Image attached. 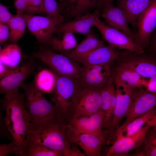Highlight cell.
I'll return each instance as SVG.
<instances>
[{"instance_id":"cell-1","label":"cell","mask_w":156,"mask_h":156,"mask_svg":"<svg viewBox=\"0 0 156 156\" xmlns=\"http://www.w3.org/2000/svg\"><path fill=\"white\" fill-rule=\"evenodd\" d=\"M64 120L60 115L30 122L25 140L48 148L62 152L64 156H84L67 138L64 127Z\"/></svg>"},{"instance_id":"cell-2","label":"cell","mask_w":156,"mask_h":156,"mask_svg":"<svg viewBox=\"0 0 156 156\" xmlns=\"http://www.w3.org/2000/svg\"><path fill=\"white\" fill-rule=\"evenodd\" d=\"M25 97L24 94L18 89L5 94L3 101L5 112L4 123L12 138V141L22 150L30 123L29 113L24 105Z\"/></svg>"},{"instance_id":"cell-3","label":"cell","mask_w":156,"mask_h":156,"mask_svg":"<svg viewBox=\"0 0 156 156\" xmlns=\"http://www.w3.org/2000/svg\"><path fill=\"white\" fill-rule=\"evenodd\" d=\"M114 81L116 92V103L109 124L105 131L106 143L107 144L114 141L120 124L128 112L136 89L115 76H114Z\"/></svg>"},{"instance_id":"cell-4","label":"cell","mask_w":156,"mask_h":156,"mask_svg":"<svg viewBox=\"0 0 156 156\" xmlns=\"http://www.w3.org/2000/svg\"><path fill=\"white\" fill-rule=\"evenodd\" d=\"M29 56L41 60L60 75L77 80L81 77L82 66L67 56L57 53L48 47L41 48Z\"/></svg>"},{"instance_id":"cell-5","label":"cell","mask_w":156,"mask_h":156,"mask_svg":"<svg viewBox=\"0 0 156 156\" xmlns=\"http://www.w3.org/2000/svg\"><path fill=\"white\" fill-rule=\"evenodd\" d=\"M21 87L24 92L30 122L35 123L58 114L55 105L47 99L34 82L24 83Z\"/></svg>"},{"instance_id":"cell-6","label":"cell","mask_w":156,"mask_h":156,"mask_svg":"<svg viewBox=\"0 0 156 156\" xmlns=\"http://www.w3.org/2000/svg\"><path fill=\"white\" fill-rule=\"evenodd\" d=\"M56 74L55 85L51 92L52 99L58 114L65 119L68 115L81 87L77 80Z\"/></svg>"},{"instance_id":"cell-7","label":"cell","mask_w":156,"mask_h":156,"mask_svg":"<svg viewBox=\"0 0 156 156\" xmlns=\"http://www.w3.org/2000/svg\"><path fill=\"white\" fill-rule=\"evenodd\" d=\"M105 114L101 109L89 116H81L71 118L68 124L65 122V131L73 134L86 133L97 136L106 143L105 134L104 127Z\"/></svg>"},{"instance_id":"cell-8","label":"cell","mask_w":156,"mask_h":156,"mask_svg":"<svg viewBox=\"0 0 156 156\" xmlns=\"http://www.w3.org/2000/svg\"><path fill=\"white\" fill-rule=\"evenodd\" d=\"M112 64L83 67L81 77L77 80L81 87L100 90L113 81V70Z\"/></svg>"},{"instance_id":"cell-9","label":"cell","mask_w":156,"mask_h":156,"mask_svg":"<svg viewBox=\"0 0 156 156\" xmlns=\"http://www.w3.org/2000/svg\"><path fill=\"white\" fill-rule=\"evenodd\" d=\"M22 15L29 30L35 36L39 43L43 47L50 46L53 33L56 31L57 27L62 22L47 16L25 13Z\"/></svg>"},{"instance_id":"cell-10","label":"cell","mask_w":156,"mask_h":156,"mask_svg":"<svg viewBox=\"0 0 156 156\" xmlns=\"http://www.w3.org/2000/svg\"><path fill=\"white\" fill-rule=\"evenodd\" d=\"M101 91L81 87L68 115L76 118L90 116L99 111L101 109Z\"/></svg>"},{"instance_id":"cell-11","label":"cell","mask_w":156,"mask_h":156,"mask_svg":"<svg viewBox=\"0 0 156 156\" xmlns=\"http://www.w3.org/2000/svg\"><path fill=\"white\" fill-rule=\"evenodd\" d=\"M104 39L110 46L116 49H125L131 52L142 54L144 49L127 34L109 26L98 19L94 24Z\"/></svg>"},{"instance_id":"cell-12","label":"cell","mask_w":156,"mask_h":156,"mask_svg":"<svg viewBox=\"0 0 156 156\" xmlns=\"http://www.w3.org/2000/svg\"><path fill=\"white\" fill-rule=\"evenodd\" d=\"M136 26L135 42L144 49L148 45L151 35L156 27V0H150L145 10L139 16Z\"/></svg>"},{"instance_id":"cell-13","label":"cell","mask_w":156,"mask_h":156,"mask_svg":"<svg viewBox=\"0 0 156 156\" xmlns=\"http://www.w3.org/2000/svg\"><path fill=\"white\" fill-rule=\"evenodd\" d=\"M156 107V93L142 88L136 90L125 119L121 126L148 113Z\"/></svg>"},{"instance_id":"cell-14","label":"cell","mask_w":156,"mask_h":156,"mask_svg":"<svg viewBox=\"0 0 156 156\" xmlns=\"http://www.w3.org/2000/svg\"><path fill=\"white\" fill-rule=\"evenodd\" d=\"M28 60L8 75L0 79V93H5L18 89L24 81L34 73L36 67L35 58L29 56Z\"/></svg>"},{"instance_id":"cell-15","label":"cell","mask_w":156,"mask_h":156,"mask_svg":"<svg viewBox=\"0 0 156 156\" xmlns=\"http://www.w3.org/2000/svg\"><path fill=\"white\" fill-rule=\"evenodd\" d=\"M151 127L145 125L133 135L117 136L112 146L107 151V156L129 155L131 150L136 149L142 144L146 133Z\"/></svg>"},{"instance_id":"cell-16","label":"cell","mask_w":156,"mask_h":156,"mask_svg":"<svg viewBox=\"0 0 156 156\" xmlns=\"http://www.w3.org/2000/svg\"><path fill=\"white\" fill-rule=\"evenodd\" d=\"M100 15L99 9L98 8L92 13L83 14L72 20L61 23L57 27L56 31L62 33L69 31L86 35L91 31V28L94 26Z\"/></svg>"},{"instance_id":"cell-17","label":"cell","mask_w":156,"mask_h":156,"mask_svg":"<svg viewBox=\"0 0 156 156\" xmlns=\"http://www.w3.org/2000/svg\"><path fill=\"white\" fill-rule=\"evenodd\" d=\"M100 9L102 10L101 16L109 26L120 30L134 40L135 34L129 27L126 15L121 8L109 3Z\"/></svg>"},{"instance_id":"cell-18","label":"cell","mask_w":156,"mask_h":156,"mask_svg":"<svg viewBox=\"0 0 156 156\" xmlns=\"http://www.w3.org/2000/svg\"><path fill=\"white\" fill-rule=\"evenodd\" d=\"M125 53L121 52L110 46L99 47L80 60L78 62L83 67L102 64L112 63L122 57Z\"/></svg>"},{"instance_id":"cell-19","label":"cell","mask_w":156,"mask_h":156,"mask_svg":"<svg viewBox=\"0 0 156 156\" xmlns=\"http://www.w3.org/2000/svg\"><path fill=\"white\" fill-rule=\"evenodd\" d=\"M65 132L69 140L79 146L85 155L99 156L101 155V146L105 142L99 137L88 133L73 134L65 131Z\"/></svg>"},{"instance_id":"cell-20","label":"cell","mask_w":156,"mask_h":156,"mask_svg":"<svg viewBox=\"0 0 156 156\" xmlns=\"http://www.w3.org/2000/svg\"><path fill=\"white\" fill-rule=\"evenodd\" d=\"M73 49L61 54L78 62L95 49L105 45L103 42L92 31Z\"/></svg>"},{"instance_id":"cell-21","label":"cell","mask_w":156,"mask_h":156,"mask_svg":"<svg viewBox=\"0 0 156 156\" xmlns=\"http://www.w3.org/2000/svg\"><path fill=\"white\" fill-rule=\"evenodd\" d=\"M101 109L104 112V127L107 128L116 103V92L113 81L101 89Z\"/></svg>"},{"instance_id":"cell-22","label":"cell","mask_w":156,"mask_h":156,"mask_svg":"<svg viewBox=\"0 0 156 156\" xmlns=\"http://www.w3.org/2000/svg\"><path fill=\"white\" fill-rule=\"evenodd\" d=\"M150 0H118V5L123 10L128 22L136 26L140 14L148 6Z\"/></svg>"},{"instance_id":"cell-23","label":"cell","mask_w":156,"mask_h":156,"mask_svg":"<svg viewBox=\"0 0 156 156\" xmlns=\"http://www.w3.org/2000/svg\"><path fill=\"white\" fill-rule=\"evenodd\" d=\"M113 74L130 87L135 89L145 88L147 81L141 77L124 63L113 70Z\"/></svg>"},{"instance_id":"cell-24","label":"cell","mask_w":156,"mask_h":156,"mask_svg":"<svg viewBox=\"0 0 156 156\" xmlns=\"http://www.w3.org/2000/svg\"><path fill=\"white\" fill-rule=\"evenodd\" d=\"M156 118V107L146 114L142 116L127 124L120 125L116 136L129 137L138 132L144 126L147 125L151 120Z\"/></svg>"},{"instance_id":"cell-25","label":"cell","mask_w":156,"mask_h":156,"mask_svg":"<svg viewBox=\"0 0 156 156\" xmlns=\"http://www.w3.org/2000/svg\"><path fill=\"white\" fill-rule=\"evenodd\" d=\"M124 63L143 78L156 76V61L146 58H134Z\"/></svg>"},{"instance_id":"cell-26","label":"cell","mask_w":156,"mask_h":156,"mask_svg":"<svg viewBox=\"0 0 156 156\" xmlns=\"http://www.w3.org/2000/svg\"><path fill=\"white\" fill-rule=\"evenodd\" d=\"M22 55L20 47L16 44L11 43L0 50V61L8 67L16 69L19 67Z\"/></svg>"},{"instance_id":"cell-27","label":"cell","mask_w":156,"mask_h":156,"mask_svg":"<svg viewBox=\"0 0 156 156\" xmlns=\"http://www.w3.org/2000/svg\"><path fill=\"white\" fill-rule=\"evenodd\" d=\"M22 149L24 156H62L61 151L48 148L43 146L25 140Z\"/></svg>"},{"instance_id":"cell-28","label":"cell","mask_w":156,"mask_h":156,"mask_svg":"<svg viewBox=\"0 0 156 156\" xmlns=\"http://www.w3.org/2000/svg\"><path fill=\"white\" fill-rule=\"evenodd\" d=\"M56 77V73L54 71L44 69L37 74L34 82L42 92L51 93L55 86Z\"/></svg>"},{"instance_id":"cell-29","label":"cell","mask_w":156,"mask_h":156,"mask_svg":"<svg viewBox=\"0 0 156 156\" xmlns=\"http://www.w3.org/2000/svg\"><path fill=\"white\" fill-rule=\"evenodd\" d=\"M136 149L133 155L156 156V130L151 127L142 144Z\"/></svg>"},{"instance_id":"cell-30","label":"cell","mask_w":156,"mask_h":156,"mask_svg":"<svg viewBox=\"0 0 156 156\" xmlns=\"http://www.w3.org/2000/svg\"><path fill=\"white\" fill-rule=\"evenodd\" d=\"M62 39L53 37L50 46L53 51H60L61 53L71 50L77 45L74 34L69 31L63 32Z\"/></svg>"},{"instance_id":"cell-31","label":"cell","mask_w":156,"mask_h":156,"mask_svg":"<svg viewBox=\"0 0 156 156\" xmlns=\"http://www.w3.org/2000/svg\"><path fill=\"white\" fill-rule=\"evenodd\" d=\"M26 24L22 15L13 16L7 24L10 30L9 38L11 43L16 44L22 37L25 32Z\"/></svg>"},{"instance_id":"cell-32","label":"cell","mask_w":156,"mask_h":156,"mask_svg":"<svg viewBox=\"0 0 156 156\" xmlns=\"http://www.w3.org/2000/svg\"><path fill=\"white\" fill-rule=\"evenodd\" d=\"M41 9L42 14L47 16L56 19L62 22L64 17L62 15V10L60 3L55 0H42Z\"/></svg>"},{"instance_id":"cell-33","label":"cell","mask_w":156,"mask_h":156,"mask_svg":"<svg viewBox=\"0 0 156 156\" xmlns=\"http://www.w3.org/2000/svg\"><path fill=\"white\" fill-rule=\"evenodd\" d=\"M98 0H78L73 8L69 12L71 17H76L84 14L91 9L97 7Z\"/></svg>"},{"instance_id":"cell-34","label":"cell","mask_w":156,"mask_h":156,"mask_svg":"<svg viewBox=\"0 0 156 156\" xmlns=\"http://www.w3.org/2000/svg\"><path fill=\"white\" fill-rule=\"evenodd\" d=\"M11 154L24 156L22 150L12 141L8 144H0V156H5Z\"/></svg>"},{"instance_id":"cell-35","label":"cell","mask_w":156,"mask_h":156,"mask_svg":"<svg viewBox=\"0 0 156 156\" xmlns=\"http://www.w3.org/2000/svg\"><path fill=\"white\" fill-rule=\"evenodd\" d=\"M42 2V0H31L25 12V14L31 15L43 14L41 10Z\"/></svg>"},{"instance_id":"cell-36","label":"cell","mask_w":156,"mask_h":156,"mask_svg":"<svg viewBox=\"0 0 156 156\" xmlns=\"http://www.w3.org/2000/svg\"><path fill=\"white\" fill-rule=\"evenodd\" d=\"M9 7L1 3L0 4V22L8 24L13 16L10 12Z\"/></svg>"},{"instance_id":"cell-37","label":"cell","mask_w":156,"mask_h":156,"mask_svg":"<svg viewBox=\"0 0 156 156\" xmlns=\"http://www.w3.org/2000/svg\"><path fill=\"white\" fill-rule=\"evenodd\" d=\"M31 0H14V5L16 10L17 14H24Z\"/></svg>"},{"instance_id":"cell-38","label":"cell","mask_w":156,"mask_h":156,"mask_svg":"<svg viewBox=\"0 0 156 156\" xmlns=\"http://www.w3.org/2000/svg\"><path fill=\"white\" fill-rule=\"evenodd\" d=\"M9 29L7 24L0 22V42L1 44H3L9 37Z\"/></svg>"},{"instance_id":"cell-39","label":"cell","mask_w":156,"mask_h":156,"mask_svg":"<svg viewBox=\"0 0 156 156\" xmlns=\"http://www.w3.org/2000/svg\"><path fill=\"white\" fill-rule=\"evenodd\" d=\"M15 69L8 67L0 61V79L10 74Z\"/></svg>"},{"instance_id":"cell-40","label":"cell","mask_w":156,"mask_h":156,"mask_svg":"<svg viewBox=\"0 0 156 156\" xmlns=\"http://www.w3.org/2000/svg\"><path fill=\"white\" fill-rule=\"evenodd\" d=\"M150 44L151 51L156 54V27L151 35L148 44Z\"/></svg>"},{"instance_id":"cell-41","label":"cell","mask_w":156,"mask_h":156,"mask_svg":"<svg viewBox=\"0 0 156 156\" xmlns=\"http://www.w3.org/2000/svg\"><path fill=\"white\" fill-rule=\"evenodd\" d=\"M78 0H65V9L70 11L77 3Z\"/></svg>"},{"instance_id":"cell-42","label":"cell","mask_w":156,"mask_h":156,"mask_svg":"<svg viewBox=\"0 0 156 156\" xmlns=\"http://www.w3.org/2000/svg\"><path fill=\"white\" fill-rule=\"evenodd\" d=\"M114 0H98L97 8L100 9L106 5L112 3Z\"/></svg>"},{"instance_id":"cell-43","label":"cell","mask_w":156,"mask_h":156,"mask_svg":"<svg viewBox=\"0 0 156 156\" xmlns=\"http://www.w3.org/2000/svg\"><path fill=\"white\" fill-rule=\"evenodd\" d=\"M147 125L150 126L154 129L156 130V118L150 121Z\"/></svg>"},{"instance_id":"cell-44","label":"cell","mask_w":156,"mask_h":156,"mask_svg":"<svg viewBox=\"0 0 156 156\" xmlns=\"http://www.w3.org/2000/svg\"><path fill=\"white\" fill-rule=\"evenodd\" d=\"M59 3L62 10L64 9L65 8V0H59Z\"/></svg>"}]
</instances>
